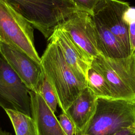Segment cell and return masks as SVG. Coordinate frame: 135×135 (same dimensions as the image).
<instances>
[{
    "mask_svg": "<svg viewBox=\"0 0 135 135\" xmlns=\"http://www.w3.org/2000/svg\"><path fill=\"white\" fill-rule=\"evenodd\" d=\"M47 40L55 30L78 10L63 0H6Z\"/></svg>",
    "mask_w": 135,
    "mask_h": 135,
    "instance_id": "7a4b0ae2",
    "label": "cell"
},
{
    "mask_svg": "<svg viewBox=\"0 0 135 135\" xmlns=\"http://www.w3.org/2000/svg\"><path fill=\"white\" fill-rule=\"evenodd\" d=\"M114 135H135V128L132 127L123 129Z\"/></svg>",
    "mask_w": 135,
    "mask_h": 135,
    "instance_id": "44dd1931",
    "label": "cell"
},
{
    "mask_svg": "<svg viewBox=\"0 0 135 135\" xmlns=\"http://www.w3.org/2000/svg\"><path fill=\"white\" fill-rule=\"evenodd\" d=\"M135 128V103L127 101L98 98L93 115L80 135H114Z\"/></svg>",
    "mask_w": 135,
    "mask_h": 135,
    "instance_id": "3957f363",
    "label": "cell"
},
{
    "mask_svg": "<svg viewBox=\"0 0 135 135\" xmlns=\"http://www.w3.org/2000/svg\"><path fill=\"white\" fill-rule=\"evenodd\" d=\"M30 91L0 55V107L31 117Z\"/></svg>",
    "mask_w": 135,
    "mask_h": 135,
    "instance_id": "8992f818",
    "label": "cell"
},
{
    "mask_svg": "<svg viewBox=\"0 0 135 135\" xmlns=\"http://www.w3.org/2000/svg\"><path fill=\"white\" fill-rule=\"evenodd\" d=\"M0 135H12V134L9 132L6 131L5 130H3L0 127Z\"/></svg>",
    "mask_w": 135,
    "mask_h": 135,
    "instance_id": "7402d4cb",
    "label": "cell"
},
{
    "mask_svg": "<svg viewBox=\"0 0 135 135\" xmlns=\"http://www.w3.org/2000/svg\"><path fill=\"white\" fill-rule=\"evenodd\" d=\"M0 55L30 91L40 93L45 78L41 64L23 52L1 41Z\"/></svg>",
    "mask_w": 135,
    "mask_h": 135,
    "instance_id": "52a82bcc",
    "label": "cell"
},
{
    "mask_svg": "<svg viewBox=\"0 0 135 135\" xmlns=\"http://www.w3.org/2000/svg\"><path fill=\"white\" fill-rule=\"evenodd\" d=\"M91 66L105 79L114 99L135 103V52L117 59L99 54Z\"/></svg>",
    "mask_w": 135,
    "mask_h": 135,
    "instance_id": "277c9868",
    "label": "cell"
},
{
    "mask_svg": "<svg viewBox=\"0 0 135 135\" xmlns=\"http://www.w3.org/2000/svg\"><path fill=\"white\" fill-rule=\"evenodd\" d=\"M58 27L92 59L100 54L92 16L90 13L77 11Z\"/></svg>",
    "mask_w": 135,
    "mask_h": 135,
    "instance_id": "ba28073f",
    "label": "cell"
},
{
    "mask_svg": "<svg viewBox=\"0 0 135 135\" xmlns=\"http://www.w3.org/2000/svg\"><path fill=\"white\" fill-rule=\"evenodd\" d=\"M123 19L128 25L135 22V7L130 6L124 13Z\"/></svg>",
    "mask_w": 135,
    "mask_h": 135,
    "instance_id": "ffe728a7",
    "label": "cell"
},
{
    "mask_svg": "<svg viewBox=\"0 0 135 135\" xmlns=\"http://www.w3.org/2000/svg\"><path fill=\"white\" fill-rule=\"evenodd\" d=\"M130 7L128 2L120 0H100L92 15L97 17L119 40L129 55L131 54L129 25L123 19L125 11Z\"/></svg>",
    "mask_w": 135,
    "mask_h": 135,
    "instance_id": "9c48e42d",
    "label": "cell"
},
{
    "mask_svg": "<svg viewBox=\"0 0 135 135\" xmlns=\"http://www.w3.org/2000/svg\"><path fill=\"white\" fill-rule=\"evenodd\" d=\"M100 54L112 59L126 57L129 55L119 40L95 16L92 15Z\"/></svg>",
    "mask_w": 135,
    "mask_h": 135,
    "instance_id": "4fadbf2b",
    "label": "cell"
},
{
    "mask_svg": "<svg viewBox=\"0 0 135 135\" xmlns=\"http://www.w3.org/2000/svg\"><path fill=\"white\" fill-rule=\"evenodd\" d=\"M47 41H52L57 45L69 66L79 76L86 81L88 71L91 66L92 59L58 27Z\"/></svg>",
    "mask_w": 135,
    "mask_h": 135,
    "instance_id": "30bf717a",
    "label": "cell"
},
{
    "mask_svg": "<svg viewBox=\"0 0 135 135\" xmlns=\"http://www.w3.org/2000/svg\"><path fill=\"white\" fill-rule=\"evenodd\" d=\"M4 110L12 122L16 135H37L35 122L31 117L16 110Z\"/></svg>",
    "mask_w": 135,
    "mask_h": 135,
    "instance_id": "5bb4252c",
    "label": "cell"
},
{
    "mask_svg": "<svg viewBox=\"0 0 135 135\" xmlns=\"http://www.w3.org/2000/svg\"><path fill=\"white\" fill-rule=\"evenodd\" d=\"M98 98L88 88H85L68 108L65 113L73 122L75 135H80L94 114Z\"/></svg>",
    "mask_w": 135,
    "mask_h": 135,
    "instance_id": "7c38bea8",
    "label": "cell"
},
{
    "mask_svg": "<svg viewBox=\"0 0 135 135\" xmlns=\"http://www.w3.org/2000/svg\"><path fill=\"white\" fill-rule=\"evenodd\" d=\"M0 41L23 52L41 64L34 44V28L6 0H0Z\"/></svg>",
    "mask_w": 135,
    "mask_h": 135,
    "instance_id": "5b68a950",
    "label": "cell"
},
{
    "mask_svg": "<svg viewBox=\"0 0 135 135\" xmlns=\"http://www.w3.org/2000/svg\"><path fill=\"white\" fill-rule=\"evenodd\" d=\"M59 123L66 135H75V127L68 116L62 112L59 116Z\"/></svg>",
    "mask_w": 135,
    "mask_h": 135,
    "instance_id": "ac0fdd59",
    "label": "cell"
},
{
    "mask_svg": "<svg viewBox=\"0 0 135 135\" xmlns=\"http://www.w3.org/2000/svg\"><path fill=\"white\" fill-rule=\"evenodd\" d=\"M43 73L53 87L58 105L65 113L80 93L87 87L86 81L79 76L66 62L60 47L49 41L41 57Z\"/></svg>",
    "mask_w": 135,
    "mask_h": 135,
    "instance_id": "6da1fadb",
    "label": "cell"
},
{
    "mask_svg": "<svg viewBox=\"0 0 135 135\" xmlns=\"http://www.w3.org/2000/svg\"><path fill=\"white\" fill-rule=\"evenodd\" d=\"M51 111L55 113L58 105V100L55 92L45 76L42 82L39 93Z\"/></svg>",
    "mask_w": 135,
    "mask_h": 135,
    "instance_id": "2e32d148",
    "label": "cell"
},
{
    "mask_svg": "<svg viewBox=\"0 0 135 135\" xmlns=\"http://www.w3.org/2000/svg\"><path fill=\"white\" fill-rule=\"evenodd\" d=\"M86 84L98 98L114 99L105 79L91 66L88 71Z\"/></svg>",
    "mask_w": 135,
    "mask_h": 135,
    "instance_id": "9a60e30c",
    "label": "cell"
},
{
    "mask_svg": "<svg viewBox=\"0 0 135 135\" xmlns=\"http://www.w3.org/2000/svg\"><path fill=\"white\" fill-rule=\"evenodd\" d=\"M129 25V38L131 54L135 52V22Z\"/></svg>",
    "mask_w": 135,
    "mask_h": 135,
    "instance_id": "d6986e66",
    "label": "cell"
},
{
    "mask_svg": "<svg viewBox=\"0 0 135 135\" xmlns=\"http://www.w3.org/2000/svg\"><path fill=\"white\" fill-rule=\"evenodd\" d=\"M31 117L34 120L37 135H66L58 119L41 95L30 91Z\"/></svg>",
    "mask_w": 135,
    "mask_h": 135,
    "instance_id": "8fae6325",
    "label": "cell"
},
{
    "mask_svg": "<svg viewBox=\"0 0 135 135\" xmlns=\"http://www.w3.org/2000/svg\"><path fill=\"white\" fill-rule=\"evenodd\" d=\"M71 4L79 11H84L92 15L95 5L100 0H63Z\"/></svg>",
    "mask_w": 135,
    "mask_h": 135,
    "instance_id": "e0dca14e",
    "label": "cell"
}]
</instances>
